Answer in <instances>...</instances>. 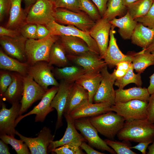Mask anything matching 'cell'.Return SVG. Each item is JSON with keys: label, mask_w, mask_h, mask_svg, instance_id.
Segmentation results:
<instances>
[{"label": "cell", "mask_w": 154, "mask_h": 154, "mask_svg": "<svg viewBox=\"0 0 154 154\" xmlns=\"http://www.w3.org/2000/svg\"><path fill=\"white\" fill-rule=\"evenodd\" d=\"M117 136L121 140L152 143L154 141V124L147 119L125 121Z\"/></svg>", "instance_id": "6da1fadb"}, {"label": "cell", "mask_w": 154, "mask_h": 154, "mask_svg": "<svg viewBox=\"0 0 154 154\" xmlns=\"http://www.w3.org/2000/svg\"><path fill=\"white\" fill-rule=\"evenodd\" d=\"M59 38V36L49 34L41 39H28L25 46L27 63L31 66L40 61L48 62L51 47Z\"/></svg>", "instance_id": "7a4b0ae2"}, {"label": "cell", "mask_w": 154, "mask_h": 154, "mask_svg": "<svg viewBox=\"0 0 154 154\" xmlns=\"http://www.w3.org/2000/svg\"><path fill=\"white\" fill-rule=\"evenodd\" d=\"M112 111L89 118L98 132L108 139L113 140L122 129L125 119Z\"/></svg>", "instance_id": "3957f363"}, {"label": "cell", "mask_w": 154, "mask_h": 154, "mask_svg": "<svg viewBox=\"0 0 154 154\" xmlns=\"http://www.w3.org/2000/svg\"><path fill=\"white\" fill-rule=\"evenodd\" d=\"M54 16L55 21L58 23L72 25L88 33L96 23L83 11L76 12L64 8H55Z\"/></svg>", "instance_id": "277c9868"}, {"label": "cell", "mask_w": 154, "mask_h": 154, "mask_svg": "<svg viewBox=\"0 0 154 154\" xmlns=\"http://www.w3.org/2000/svg\"><path fill=\"white\" fill-rule=\"evenodd\" d=\"M148 102L139 100L118 102L112 105L111 110L123 117L126 121L147 119Z\"/></svg>", "instance_id": "5b68a950"}, {"label": "cell", "mask_w": 154, "mask_h": 154, "mask_svg": "<svg viewBox=\"0 0 154 154\" xmlns=\"http://www.w3.org/2000/svg\"><path fill=\"white\" fill-rule=\"evenodd\" d=\"M54 2L49 0H38L30 8L26 23L46 26L55 21Z\"/></svg>", "instance_id": "8992f818"}, {"label": "cell", "mask_w": 154, "mask_h": 154, "mask_svg": "<svg viewBox=\"0 0 154 154\" xmlns=\"http://www.w3.org/2000/svg\"><path fill=\"white\" fill-rule=\"evenodd\" d=\"M74 123L76 129L80 132L89 145L102 151H106L113 154L116 153L99 136L98 131L91 123L89 118L74 119Z\"/></svg>", "instance_id": "52a82bcc"}, {"label": "cell", "mask_w": 154, "mask_h": 154, "mask_svg": "<svg viewBox=\"0 0 154 154\" xmlns=\"http://www.w3.org/2000/svg\"><path fill=\"white\" fill-rule=\"evenodd\" d=\"M23 90L20 101L21 108L19 116L27 111L35 102L41 100L47 90L37 83L29 74L23 76Z\"/></svg>", "instance_id": "ba28073f"}, {"label": "cell", "mask_w": 154, "mask_h": 154, "mask_svg": "<svg viewBox=\"0 0 154 154\" xmlns=\"http://www.w3.org/2000/svg\"><path fill=\"white\" fill-rule=\"evenodd\" d=\"M46 26L49 30V34L51 35L59 36L71 35L82 38L91 50L100 54L97 44L89 33L83 31L74 26L69 25L65 26L60 24L55 21L50 23Z\"/></svg>", "instance_id": "9c48e42d"}, {"label": "cell", "mask_w": 154, "mask_h": 154, "mask_svg": "<svg viewBox=\"0 0 154 154\" xmlns=\"http://www.w3.org/2000/svg\"><path fill=\"white\" fill-rule=\"evenodd\" d=\"M100 73L102 79L93 99L94 103L108 102L112 105L116 104L115 90L114 88L116 79L108 69L106 65L102 69Z\"/></svg>", "instance_id": "30bf717a"}, {"label": "cell", "mask_w": 154, "mask_h": 154, "mask_svg": "<svg viewBox=\"0 0 154 154\" xmlns=\"http://www.w3.org/2000/svg\"><path fill=\"white\" fill-rule=\"evenodd\" d=\"M53 68L46 61H38L30 66L28 74L39 85L47 90L50 86H58L59 85L52 73Z\"/></svg>", "instance_id": "8fae6325"}, {"label": "cell", "mask_w": 154, "mask_h": 154, "mask_svg": "<svg viewBox=\"0 0 154 154\" xmlns=\"http://www.w3.org/2000/svg\"><path fill=\"white\" fill-rule=\"evenodd\" d=\"M58 90V86H55L48 89L37 105L28 113L18 117L15 121V126L24 118L32 114L36 115L35 122H43L46 116L54 110V108L51 107L50 104Z\"/></svg>", "instance_id": "7c38bea8"}, {"label": "cell", "mask_w": 154, "mask_h": 154, "mask_svg": "<svg viewBox=\"0 0 154 154\" xmlns=\"http://www.w3.org/2000/svg\"><path fill=\"white\" fill-rule=\"evenodd\" d=\"M112 25L107 19L102 17L96 21L89 33L96 41L100 52V56L104 59L109 42L110 30Z\"/></svg>", "instance_id": "4fadbf2b"}, {"label": "cell", "mask_w": 154, "mask_h": 154, "mask_svg": "<svg viewBox=\"0 0 154 154\" xmlns=\"http://www.w3.org/2000/svg\"><path fill=\"white\" fill-rule=\"evenodd\" d=\"M27 39L21 35L15 37L2 36H0V44L6 54L25 62L27 61L25 46Z\"/></svg>", "instance_id": "5bb4252c"}, {"label": "cell", "mask_w": 154, "mask_h": 154, "mask_svg": "<svg viewBox=\"0 0 154 154\" xmlns=\"http://www.w3.org/2000/svg\"><path fill=\"white\" fill-rule=\"evenodd\" d=\"M115 26L112 25L110 33L108 45L104 60L108 66L111 68L116 66L117 63L122 61L132 62L135 52H130L123 54L119 49L114 36Z\"/></svg>", "instance_id": "9a60e30c"}, {"label": "cell", "mask_w": 154, "mask_h": 154, "mask_svg": "<svg viewBox=\"0 0 154 154\" xmlns=\"http://www.w3.org/2000/svg\"><path fill=\"white\" fill-rule=\"evenodd\" d=\"M9 109L2 102L0 110V135L7 134L15 136L16 134L15 121L19 116L21 108L19 102L12 104Z\"/></svg>", "instance_id": "2e32d148"}, {"label": "cell", "mask_w": 154, "mask_h": 154, "mask_svg": "<svg viewBox=\"0 0 154 154\" xmlns=\"http://www.w3.org/2000/svg\"><path fill=\"white\" fill-rule=\"evenodd\" d=\"M70 61L81 66L86 72H100L106 64L100 55L91 50L77 56L67 55Z\"/></svg>", "instance_id": "e0dca14e"}, {"label": "cell", "mask_w": 154, "mask_h": 154, "mask_svg": "<svg viewBox=\"0 0 154 154\" xmlns=\"http://www.w3.org/2000/svg\"><path fill=\"white\" fill-rule=\"evenodd\" d=\"M74 83L60 80L58 91L51 103V107L55 109L57 113L56 130L62 125V116L66 106L70 89Z\"/></svg>", "instance_id": "ac0fdd59"}, {"label": "cell", "mask_w": 154, "mask_h": 154, "mask_svg": "<svg viewBox=\"0 0 154 154\" xmlns=\"http://www.w3.org/2000/svg\"><path fill=\"white\" fill-rule=\"evenodd\" d=\"M67 123V127L62 137L60 139L53 141L48 146V153L54 149L66 144L72 143L80 145L83 141H86L82 135L77 131L74 123V119L68 114H63Z\"/></svg>", "instance_id": "d6986e66"}, {"label": "cell", "mask_w": 154, "mask_h": 154, "mask_svg": "<svg viewBox=\"0 0 154 154\" xmlns=\"http://www.w3.org/2000/svg\"><path fill=\"white\" fill-rule=\"evenodd\" d=\"M112 105L108 102L93 103L88 101L74 109L69 115L74 119L92 117L111 111Z\"/></svg>", "instance_id": "ffe728a7"}, {"label": "cell", "mask_w": 154, "mask_h": 154, "mask_svg": "<svg viewBox=\"0 0 154 154\" xmlns=\"http://www.w3.org/2000/svg\"><path fill=\"white\" fill-rule=\"evenodd\" d=\"M11 0L9 18L6 27L12 29H19L27 23V16L30 8L24 10L22 8V0Z\"/></svg>", "instance_id": "44dd1931"}, {"label": "cell", "mask_w": 154, "mask_h": 154, "mask_svg": "<svg viewBox=\"0 0 154 154\" xmlns=\"http://www.w3.org/2000/svg\"><path fill=\"white\" fill-rule=\"evenodd\" d=\"M115 102H125L133 100L148 102L150 94L147 88L133 87L127 89L115 90Z\"/></svg>", "instance_id": "7402d4cb"}, {"label": "cell", "mask_w": 154, "mask_h": 154, "mask_svg": "<svg viewBox=\"0 0 154 154\" xmlns=\"http://www.w3.org/2000/svg\"><path fill=\"white\" fill-rule=\"evenodd\" d=\"M87 90L82 86L75 82L70 89L66 106L64 114H68L83 103L88 101Z\"/></svg>", "instance_id": "603a6c76"}, {"label": "cell", "mask_w": 154, "mask_h": 154, "mask_svg": "<svg viewBox=\"0 0 154 154\" xmlns=\"http://www.w3.org/2000/svg\"><path fill=\"white\" fill-rule=\"evenodd\" d=\"M59 40L67 55H79L91 50L86 42L78 37L61 36Z\"/></svg>", "instance_id": "cb8c5ba5"}, {"label": "cell", "mask_w": 154, "mask_h": 154, "mask_svg": "<svg viewBox=\"0 0 154 154\" xmlns=\"http://www.w3.org/2000/svg\"><path fill=\"white\" fill-rule=\"evenodd\" d=\"M13 81L1 96L3 100L12 104L21 100L24 87L23 76L15 72H12Z\"/></svg>", "instance_id": "d4e9b609"}, {"label": "cell", "mask_w": 154, "mask_h": 154, "mask_svg": "<svg viewBox=\"0 0 154 154\" xmlns=\"http://www.w3.org/2000/svg\"><path fill=\"white\" fill-rule=\"evenodd\" d=\"M102 79L100 72H87L80 77L75 82L82 86L87 91L88 101L93 102L96 94Z\"/></svg>", "instance_id": "484cf974"}, {"label": "cell", "mask_w": 154, "mask_h": 154, "mask_svg": "<svg viewBox=\"0 0 154 154\" xmlns=\"http://www.w3.org/2000/svg\"><path fill=\"white\" fill-rule=\"evenodd\" d=\"M154 38V29H150L138 23L131 37V43L144 49L147 48Z\"/></svg>", "instance_id": "4316f807"}, {"label": "cell", "mask_w": 154, "mask_h": 154, "mask_svg": "<svg viewBox=\"0 0 154 154\" xmlns=\"http://www.w3.org/2000/svg\"><path fill=\"white\" fill-rule=\"evenodd\" d=\"M30 65L27 62H22L6 54L0 50V68L17 72L23 76L28 74Z\"/></svg>", "instance_id": "83f0119b"}, {"label": "cell", "mask_w": 154, "mask_h": 154, "mask_svg": "<svg viewBox=\"0 0 154 154\" xmlns=\"http://www.w3.org/2000/svg\"><path fill=\"white\" fill-rule=\"evenodd\" d=\"M52 73L56 79L74 83L86 71L82 67L75 65L53 68Z\"/></svg>", "instance_id": "f1b7e54d"}, {"label": "cell", "mask_w": 154, "mask_h": 154, "mask_svg": "<svg viewBox=\"0 0 154 154\" xmlns=\"http://www.w3.org/2000/svg\"><path fill=\"white\" fill-rule=\"evenodd\" d=\"M113 25L119 28L118 32L124 40L131 39L133 32L138 22L133 19L127 11L122 17L114 18L110 21Z\"/></svg>", "instance_id": "f546056e"}, {"label": "cell", "mask_w": 154, "mask_h": 154, "mask_svg": "<svg viewBox=\"0 0 154 154\" xmlns=\"http://www.w3.org/2000/svg\"><path fill=\"white\" fill-rule=\"evenodd\" d=\"M70 62L66 52L59 39L51 47L48 64L50 66L54 65L61 68L69 66Z\"/></svg>", "instance_id": "4dcf8cb0"}, {"label": "cell", "mask_w": 154, "mask_h": 154, "mask_svg": "<svg viewBox=\"0 0 154 154\" xmlns=\"http://www.w3.org/2000/svg\"><path fill=\"white\" fill-rule=\"evenodd\" d=\"M127 12V7L123 4L122 0H108L107 9L102 17L110 21L117 16L123 17Z\"/></svg>", "instance_id": "1f68e13d"}, {"label": "cell", "mask_w": 154, "mask_h": 154, "mask_svg": "<svg viewBox=\"0 0 154 154\" xmlns=\"http://www.w3.org/2000/svg\"><path fill=\"white\" fill-rule=\"evenodd\" d=\"M153 0H138L127 6V11L133 19L145 16L149 12Z\"/></svg>", "instance_id": "d6a6232c"}, {"label": "cell", "mask_w": 154, "mask_h": 154, "mask_svg": "<svg viewBox=\"0 0 154 154\" xmlns=\"http://www.w3.org/2000/svg\"><path fill=\"white\" fill-rule=\"evenodd\" d=\"M132 63L133 69L141 74L147 67L154 65V56L151 53L135 52Z\"/></svg>", "instance_id": "836d02e7"}, {"label": "cell", "mask_w": 154, "mask_h": 154, "mask_svg": "<svg viewBox=\"0 0 154 154\" xmlns=\"http://www.w3.org/2000/svg\"><path fill=\"white\" fill-rule=\"evenodd\" d=\"M54 135L51 133L49 128L44 127L36 137L38 154H46L47 149L50 143L53 141Z\"/></svg>", "instance_id": "e575fe53"}, {"label": "cell", "mask_w": 154, "mask_h": 154, "mask_svg": "<svg viewBox=\"0 0 154 154\" xmlns=\"http://www.w3.org/2000/svg\"><path fill=\"white\" fill-rule=\"evenodd\" d=\"M132 63L125 75L121 78L116 80L114 85L119 89H123L127 85L131 83L135 84L138 87H141L142 84L141 74H135L133 72Z\"/></svg>", "instance_id": "d590c367"}, {"label": "cell", "mask_w": 154, "mask_h": 154, "mask_svg": "<svg viewBox=\"0 0 154 154\" xmlns=\"http://www.w3.org/2000/svg\"><path fill=\"white\" fill-rule=\"evenodd\" d=\"M0 138L6 143L10 145L17 154H31L28 147L22 140H18L14 136L7 134L0 135Z\"/></svg>", "instance_id": "8d00e7d4"}, {"label": "cell", "mask_w": 154, "mask_h": 154, "mask_svg": "<svg viewBox=\"0 0 154 154\" xmlns=\"http://www.w3.org/2000/svg\"><path fill=\"white\" fill-rule=\"evenodd\" d=\"M117 154H136L130 149L131 145L129 141L122 140V142L109 139L104 140Z\"/></svg>", "instance_id": "74e56055"}, {"label": "cell", "mask_w": 154, "mask_h": 154, "mask_svg": "<svg viewBox=\"0 0 154 154\" xmlns=\"http://www.w3.org/2000/svg\"><path fill=\"white\" fill-rule=\"evenodd\" d=\"M81 10L95 21L102 17L97 7L91 0H79Z\"/></svg>", "instance_id": "f35d334b"}, {"label": "cell", "mask_w": 154, "mask_h": 154, "mask_svg": "<svg viewBox=\"0 0 154 154\" xmlns=\"http://www.w3.org/2000/svg\"><path fill=\"white\" fill-rule=\"evenodd\" d=\"M51 152L56 154H83L80 147L72 143H68L55 148Z\"/></svg>", "instance_id": "ab89813d"}, {"label": "cell", "mask_w": 154, "mask_h": 154, "mask_svg": "<svg viewBox=\"0 0 154 154\" xmlns=\"http://www.w3.org/2000/svg\"><path fill=\"white\" fill-rule=\"evenodd\" d=\"M54 4L55 8H64L76 12L82 11L79 0H56Z\"/></svg>", "instance_id": "60d3db41"}, {"label": "cell", "mask_w": 154, "mask_h": 154, "mask_svg": "<svg viewBox=\"0 0 154 154\" xmlns=\"http://www.w3.org/2000/svg\"><path fill=\"white\" fill-rule=\"evenodd\" d=\"M13 81L12 72L1 70L0 71V94L1 97Z\"/></svg>", "instance_id": "b9f144b4"}, {"label": "cell", "mask_w": 154, "mask_h": 154, "mask_svg": "<svg viewBox=\"0 0 154 154\" xmlns=\"http://www.w3.org/2000/svg\"><path fill=\"white\" fill-rule=\"evenodd\" d=\"M37 25L33 23L25 24L19 29L21 35L27 39H37Z\"/></svg>", "instance_id": "7bdbcfd3"}, {"label": "cell", "mask_w": 154, "mask_h": 154, "mask_svg": "<svg viewBox=\"0 0 154 154\" xmlns=\"http://www.w3.org/2000/svg\"><path fill=\"white\" fill-rule=\"evenodd\" d=\"M135 19L146 27L154 29V1L149 12L145 16Z\"/></svg>", "instance_id": "ee69618b"}, {"label": "cell", "mask_w": 154, "mask_h": 154, "mask_svg": "<svg viewBox=\"0 0 154 154\" xmlns=\"http://www.w3.org/2000/svg\"><path fill=\"white\" fill-rule=\"evenodd\" d=\"M16 134L23 141L28 147L31 154H38L36 137H28L25 136L16 130Z\"/></svg>", "instance_id": "f6af8a7d"}, {"label": "cell", "mask_w": 154, "mask_h": 154, "mask_svg": "<svg viewBox=\"0 0 154 154\" xmlns=\"http://www.w3.org/2000/svg\"><path fill=\"white\" fill-rule=\"evenodd\" d=\"M11 6V0H0V21L9 13Z\"/></svg>", "instance_id": "bcb514c9"}, {"label": "cell", "mask_w": 154, "mask_h": 154, "mask_svg": "<svg viewBox=\"0 0 154 154\" xmlns=\"http://www.w3.org/2000/svg\"><path fill=\"white\" fill-rule=\"evenodd\" d=\"M21 35L19 29H12L2 26L0 27V36L15 37Z\"/></svg>", "instance_id": "7dc6e473"}, {"label": "cell", "mask_w": 154, "mask_h": 154, "mask_svg": "<svg viewBox=\"0 0 154 154\" xmlns=\"http://www.w3.org/2000/svg\"><path fill=\"white\" fill-rule=\"evenodd\" d=\"M147 110V119L150 123L154 124V93L150 96L148 102Z\"/></svg>", "instance_id": "c3c4849f"}, {"label": "cell", "mask_w": 154, "mask_h": 154, "mask_svg": "<svg viewBox=\"0 0 154 154\" xmlns=\"http://www.w3.org/2000/svg\"><path fill=\"white\" fill-rule=\"evenodd\" d=\"M98 9L100 14L102 17L107 9L108 0H91Z\"/></svg>", "instance_id": "681fc988"}, {"label": "cell", "mask_w": 154, "mask_h": 154, "mask_svg": "<svg viewBox=\"0 0 154 154\" xmlns=\"http://www.w3.org/2000/svg\"><path fill=\"white\" fill-rule=\"evenodd\" d=\"M50 33V32L46 27L44 25H37V39L43 38Z\"/></svg>", "instance_id": "f907efd6"}, {"label": "cell", "mask_w": 154, "mask_h": 154, "mask_svg": "<svg viewBox=\"0 0 154 154\" xmlns=\"http://www.w3.org/2000/svg\"><path fill=\"white\" fill-rule=\"evenodd\" d=\"M80 147L81 148L84 150L88 154H104L94 149L92 147L87 144L85 141L82 142Z\"/></svg>", "instance_id": "816d5d0a"}, {"label": "cell", "mask_w": 154, "mask_h": 154, "mask_svg": "<svg viewBox=\"0 0 154 154\" xmlns=\"http://www.w3.org/2000/svg\"><path fill=\"white\" fill-rule=\"evenodd\" d=\"M150 142H141L135 146H131V149H137L140 151L142 154H146V150L148 146L151 143Z\"/></svg>", "instance_id": "f5cc1de1"}, {"label": "cell", "mask_w": 154, "mask_h": 154, "mask_svg": "<svg viewBox=\"0 0 154 154\" xmlns=\"http://www.w3.org/2000/svg\"><path fill=\"white\" fill-rule=\"evenodd\" d=\"M131 63L127 61L120 62L116 65V68L127 71Z\"/></svg>", "instance_id": "db71d44e"}, {"label": "cell", "mask_w": 154, "mask_h": 154, "mask_svg": "<svg viewBox=\"0 0 154 154\" xmlns=\"http://www.w3.org/2000/svg\"><path fill=\"white\" fill-rule=\"evenodd\" d=\"M127 71L117 69H114L113 72L112 73L116 80L120 78L123 77L126 74Z\"/></svg>", "instance_id": "11a10c76"}, {"label": "cell", "mask_w": 154, "mask_h": 154, "mask_svg": "<svg viewBox=\"0 0 154 154\" xmlns=\"http://www.w3.org/2000/svg\"><path fill=\"white\" fill-rule=\"evenodd\" d=\"M0 154H10L9 149L7 144L2 140H0Z\"/></svg>", "instance_id": "9f6ffc18"}, {"label": "cell", "mask_w": 154, "mask_h": 154, "mask_svg": "<svg viewBox=\"0 0 154 154\" xmlns=\"http://www.w3.org/2000/svg\"><path fill=\"white\" fill-rule=\"evenodd\" d=\"M149 85L147 88L150 95L154 93V73L149 77Z\"/></svg>", "instance_id": "6f0895ef"}, {"label": "cell", "mask_w": 154, "mask_h": 154, "mask_svg": "<svg viewBox=\"0 0 154 154\" xmlns=\"http://www.w3.org/2000/svg\"><path fill=\"white\" fill-rule=\"evenodd\" d=\"M153 50H154V38L151 43L147 48L143 49L140 52L144 53H149Z\"/></svg>", "instance_id": "680465c9"}, {"label": "cell", "mask_w": 154, "mask_h": 154, "mask_svg": "<svg viewBox=\"0 0 154 154\" xmlns=\"http://www.w3.org/2000/svg\"><path fill=\"white\" fill-rule=\"evenodd\" d=\"M38 0H24L25 9L29 8Z\"/></svg>", "instance_id": "91938a15"}, {"label": "cell", "mask_w": 154, "mask_h": 154, "mask_svg": "<svg viewBox=\"0 0 154 154\" xmlns=\"http://www.w3.org/2000/svg\"><path fill=\"white\" fill-rule=\"evenodd\" d=\"M138 0H122L123 4L127 7L129 5Z\"/></svg>", "instance_id": "94428289"}, {"label": "cell", "mask_w": 154, "mask_h": 154, "mask_svg": "<svg viewBox=\"0 0 154 154\" xmlns=\"http://www.w3.org/2000/svg\"><path fill=\"white\" fill-rule=\"evenodd\" d=\"M149 150L147 154H154V141L153 143L148 147Z\"/></svg>", "instance_id": "6125c7cd"}, {"label": "cell", "mask_w": 154, "mask_h": 154, "mask_svg": "<svg viewBox=\"0 0 154 154\" xmlns=\"http://www.w3.org/2000/svg\"><path fill=\"white\" fill-rule=\"evenodd\" d=\"M151 53L154 56V50Z\"/></svg>", "instance_id": "be15d7a7"}, {"label": "cell", "mask_w": 154, "mask_h": 154, "mask_svg": "<svg viewBox=\"0 0 154 154\" xmlns=\"http://www.w3.org/2000/svg\"><path fill=\"white\" fill-rule=\"evenodd\" d=\"M49 0L52 1L53 2H54L56 1V0Z\"/></svg>", "instance_id": "e7e4bbea"}, {"label": "cell", "mask_w": 154, "mask_h": 154, "mask_svg": "<svg viewBox=\"0 0 154 154\" xmlns=\"http://www.w3.org/2000/svg\"></svg>", "instance_id": "03108f58"}]
</instances>
